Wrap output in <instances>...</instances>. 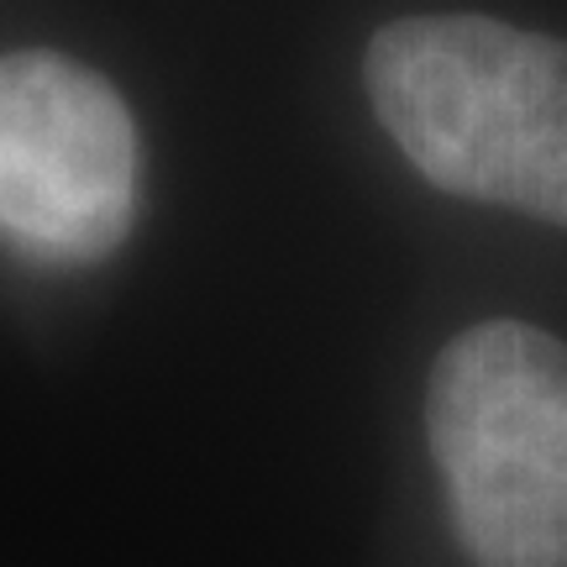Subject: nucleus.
Returning a JSON list of instances; mask_svg holds the SVG:
<instances>
[{"label":"nucleus","instance_id":"nucleus-1","mask_svg":"<svg viewBox=\"0 0 567 567\" xmlns=\"http://www.w3.org/2000/svg\"><path fill=\"white\" fill-rule=\"evenodd\" d=\"M373 116L425 184L567 226V42L494 17H400L368 42Z\"/></svg>","mask_w":567,"mask_h":567},{"label":"nucleus","instance_id":"nucleus-2","mask_svg":"<svg viewBox=\"0 0 567 567\" xmlns=\"http://www.w3.org/2000/svg\"><path fill=\"white\" fill-rule=\"evenodd\" d=\"M425 442L473 567H567V347L478 321L425 384Z\"/></svg>","mask_w":567,"mask_h":567},{"label":"nucleus","instance_id":"nucleus-3","mask_svg":"<svg viewBox=\"0 0 567 567\" xmlns=\"http://www.w3.org/2000/svg\"><path fill=\"white\" fill-rule=\"evenodd\" d=\"M137 221V122L122 90L53 48L0 53V243L21 264H105Z\"/></svg>","mask_w":567,"mask_h":567}]
</instances>
